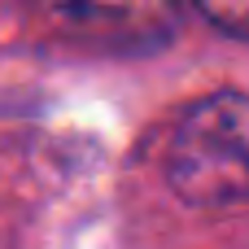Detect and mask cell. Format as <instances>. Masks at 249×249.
Masks as SVG:
<instances>
[{
    "label": "cell",
    "mask_w": 249,
    "mask_h": 249,
    "mask_svg": "<svg viewBox=\"0 0 249 249\" xmlns=\"http://www.w3.org/2000/svg\"><path fill=\"white\" fill-rule=\"evenodd\" d=\"M166 184L193 206L249 201V96L210 92L188 105L166 144Z\"/></svg>",
    "instance_id": "1"
},
{
    "label": "cell",
    "mask_w": 249,
    "mask_h": 249,
    "mask_svg": "<svg viewBox=\"0 0 249 249\" xmlns=\"http://www.w3.org/2000/svg\"><path fill=\"white\" fill-rule=\"evenodd\" d=\"M48 18L101 53H153L179 26V0H44Z\"/></svg>",
    "instance_id": "2"
},
{
    "label": "cell",
    "mask_w": 249,
    "mask_h": 249,
    "mask_svg": "<svg viewBox=\"0 0 249 249\" xmlns=\"http://www.w3.org/2000/svg\"><path fill=\"white\" fill-rule=\"evenodd\" d=\"M197 13L219 26L223 35H236V39H249V0H193Z\"/></svg>",
    "instance_id": "3"
}]
</instances>
